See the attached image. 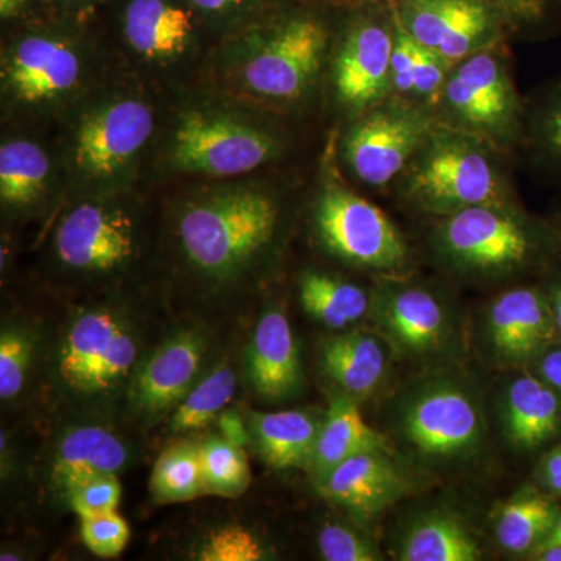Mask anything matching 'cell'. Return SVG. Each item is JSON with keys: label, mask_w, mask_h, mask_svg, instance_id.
<instances>
[{"label": "cell", "mask_w": 561, "mask_h": 561, "mask_svg": "<svg viewBox=\"0 0 561 561\" xmlns=\"http://www.w3.org/2000/svg\"><path fill=\"white\" fill-rule=\"evenodd\" d=\"M445 253L461 267L479 272L518 271L561 245V232L542 230L504 206H472L448 214L438 230Z\"/></svg>", "instance_id": "cell-7"}, {"label": "cell", "mask_w": 561, "mask_h": 561, "mask_svg": "<svg viewBox=\"0 0 561 561\" xmlns=\"http://www.w3.org/2000/svg\"><path fill=\"white\" fill-rule=\"evenodd\" d=\"M122 497L117 476H103L70 491L68 500L80 519L117 512Z\"/></svg>", "instance_id": "cell-40"}, {"label": "cell", "mask_w": 561, "mask_h": 561, "mask_svg": "<svg viewBox=\"0 0 561 561\" xmlns=\"http://www.w3.org/2000/svg\"><path fill=\"white\" fill-rule=\"evenodd\" d=\"M446 102L461 121L489 131H504L518 116L515 92L504 68L486 51L465 58L445 87Z\"/></svg>", "instance_id": "cell-17"}, {"label": "cell", "mask_w": 561, "mask_h": 561, "mask_svg": "<svg viewBox=\"0 0 561 561\" xmlns=\"http://www.w3.org/2000/svg\"><path fill=\"white\" fill-rule=\"evenodd\" d=\"M80 531L84 546L102 559L121 556L130 540V527L119 512L83 518Z\"/></svg>", "instance_id": "cell-39"}, {"label": "cell", "mask_w": 561, "mask_h": 561, "mask_svg": "<svg viewBox=\"0 0 561 561\" xmlns=\"http://www.w3.org/2000/svg\"><path fill=\"white\" fill-rule=\"evenodd\" d=\"M559 230H560V232H561V221H560V227H559Z\"/></svg>", "instance_id": "cell-52"}, {"label": "cell", "mask_w": 561, "mask_h": 561, "mask_svg": "<svg viewBox=\"0 0 561 561\" xmlns=\"http://www.w3.org/2000/svg\"><path fill=\"white\" fill-rule=\"evenodd\" d=\"M411 164L408 192L421 208L448 216L472 206H504L500 171L470 139H430Z\"/></svg>", "instance_id": "cell-8"}, {"label": "cell", "mask_w": 561, "mask_h": 561, "mask_svg": "<svg viewBox=\"0 0 561 561\" xmlns=\"http://www.w3.org/2000/svg\"><path fill=\"white\" fill-rule=\"evenodd\" d=\"M138 245L131 210L99 197L68 210L54 239L58 261L87 276L117 275L135 260Z\"/></svg>", "instance_id": "cell-9"}, {"label": "cell", "mask_w": 561, "mask_h": 561, "mask_svg": "<svg viewBox=\"0 0 561 561\" xmlns=\"http://www.w3.org/2000/svg\"><path fill=\"white\" fill-rule=\"evenodd\" d=\"M195 559L202 561H260L267 559L264 545L243 527L230 526L213 531L198 546Z\"/></svg>", "instance_id": "cell-38"}, {"label": "cell", "mask_w": 561, "mask_h": 561, "mask_svg": "<svg viewBox=\"0 0 561 561\" xmlns=\"http://www.w3.org/2000/svg\"><path fill=\"white\" fill-rule=\"evenodd\" d=\"M489 331L494 348L513 364L534 360L559 341L546 291L535 287L501 295L491 305Z\"/></svg>", "instance_id": "cell-18"}, {"label": "cell", "mask_w": 561, "mask_h": 561, "mask_svg": "<svg viewBox=\"0 0 561 561\" xmlns=\"http://www.w3.org/2000/svg\"><path fill=\"white\" fill-rule=\"evenodd\" d=\"M138 367L139 337L131 321L119 309L98 306L70 320L54 371L69 400L99 404L128 390Z\"/></svg>", "instance_id": "cell-4"}, {"label": "cell", "mask_w": 561, "mask_h": 561, "mask_svg": "<svg viewBox=\"0 0 561 561\" xmlns=\"http://www.w3.org/2000/svg\"><path fill=\"white\" fill-rule=\"evenodd\" d=\"M280 209L256 184L213 187L184 202L175 221L181 254L195 275L231 284L245 276L271 249Z\"/></svg>", "instance_id": "cell-1"}, {"label": "cell", "mask_w": 561, "mask_h": 561, "mask_svg": "<svg viewBox=\"0 0 561 561\" xmlns=\"http://www.w3.org/2000/svg\"><path fill=\"white\" fill-rule=\"evenodd\" d=\"M236 373L231 365H217L202 376L190 393L173 409L169 430L186 434L205 427L230 404L236 393Z\"/></svg>", "instance_id": "cell-32"}, {"label": "cell", "mask_w": 561, "mask_h": 561, "mask_svg": "<svg viewBox=\"0 0 561 561\" xmlns=\"http://www.w3.org/2000/svg\"><path fill=\"white\" fill-rule=\"evenodd\" d=\"M279 151V136L262 122L238 110L195 106L173 125L168 154L179 172L239 176L268 164Z\"/></svg>", "instance_id": "cell-5"}, {"label": "cell", "mask_w": 561, "mask_h": 561, "mask_svg": "<svg viewBox=\"0 0 561 561\" xmlns=\"http://www.w3.org/2000/svg\"><path fill=\"white\" fill-rule=\"evenodd\" d=\"M221 437L239 446L249 445L251 440L250 430L247 431L242 416L234 411H224L219 415Z\"/></svg>", "instance_id": "cell-46"}, {"label": "cell", "mask_w": 561, "mask_h": 561, "mask_svg": "<svg viewBox=\"0 0 561 561\" xmlns=\"http://www.w3.org/2000/svg\"><path fill=\"white\" fill-rule=\"evenodd\" d=\"M534 362L535 375L561 397V343L553 342Z\"/></svg>", "instance_id": "cell-45"}, {"label": "cell", "mask_w": 561, "mask_h": 561, "mask_svg": "<svg viewBox=\"0 0 561 561\" xmlns=\"http://www.w3.org/2000/svg\"><path fill=\"white\" fill-rule=\"evenodd\" d=\"M367 451H386L382 435L365 423L364 416L351 398H335L330 411L321 420L319 437L309 468L320 482L337 465L350 457Z\"/></svg>", "instance_id": "cell-23"}, {"label": "cell", "mask_w": 561, "mask_h": 561, "mask_svg": "<svg viewBox=\"0 0 561 561\" xmlns=\"http://www.w3.org/2000/svg\"><path fill=\"white\" fill-rule=\"evenodd\" d=\"M44 14V21H31L3 55V94L18 108H54L68 102L87 79L83 46L68 27L72 18Z\"/></svg>", "instance_id": "cell-6"}, {"label": "cell", "mask_w": 561, "mask_h": 561, "mask_svg": "<svg viewBox=\"0 0 561 561\" xmlns=\"http://www.w3.org/2000/svg\"><path fill=\"white\" fill-rule=\"evenodd\" d=\"M41 9V0H0V16L2 21L31 20V14Z\"/></svg>", "instance_id": "cell-48"}, {"label": "cell", "mask_w": 561, "mask_h": 561, "mask_svg": "<svg viewBox=\"0 0 561 561\" xmlns=\"http://www.w3.org/2000/svg\"><path fill=\"white\" fill-rule=\"evenodd\" d=\"M546 297H548L549 306H551L557 337L561 341V271L553 275L551 286L546 290Z\"/></svg>", "instance_id": "cell-49"}, {"label": "cell", "mask_w": 561, "mask_h": 561, "mask_svg": "<svg viewBox=\"0 0 561 561\" xmlns=\"http://www.w3.org/2000/svg\"><path fill=\"white\" fill-rule=\"evenodd\" d=\"M527 136L538 164L561 180V79L531 106Z\"/></svg>", "instance_id": "cell-34"}, {"label": "cell", "mask_w": 561, "mask_h": 561, "mask_svg": "<svg viewBox=\"0 0 561 561\" xmlns=\"http://www.w3.org/2000/svg\"><path fill=\"white\" fill-rule=\"evenodd\" d=\"M540 479L546 490L561 496V445L542 459Z\"/></svg>", "instance_id": "cell-47"}, {"label": "cell", "mask_w": 561, "mask_h": 561, "mask_svg": "<svg viewBox=\"0 0 561 561\" xmlns=\"http://www.w3.org/2000/svg\"><path fill=\"white\" fill-rule=\"evenodd\" d=\"M317 483L328 500L360 515L382 511L404 491L401 471L383 451L350 457Z\"/></svg>", "instance_id": "cell-21"}, {"label": "cell", "mask_w": 561, "mask_h": 561, "mask_svg": "<svg viewBox=\"0 0 561 561\" xmlns=\"http://www.w3.org/2000/svg\"><path fill=\"white\" fill-rule=\"evenodd\" d=\"M108 2L110 0H41V9L43 13L83 21Z\"/></svg>", "instance_id": "cell-44"}, {"label": "cell", "mask_w": 561, "mask_h": 561, "mask_svg": "<svg viewBox=\"0 0 561 561\" xmlns=\"http://www.w3.org/2000/svg\"><path fill=\"white\" fill-rule=\"evenodd\" d=\"M431 138V122L413 108L389 106L373 111L351 128L345 157L351 171L368 186H386Z\"/></svg>", "instance_id": "cell-12"}, {"label": "cell", "mask_w": 561, "mask_h": 561, "mask_svg": "<svg viewBox=\"0 0 561 561\" xmlns=\"http://www.w3.org/2000/svg\"><path fill=\"white\" fill-rule=\"evenodd\" d=\"M381 320L402 348L423 353L435 348L446 331V312L431 291L404 287L390 291L383 300Z\"/></svg>", "instance_id": "cell-25"}, {"label": "cell", "mask_w": 561, "mask_h": 561, "mask_svg": "<svg viewBox=\"0 0 561 561\" xmlns=\"http://www.w3.org/2000/svg\"><path fill=\"white\" fill-rule=\"evenodd\" d=\"M402 431L424 457L456 459L472 451L482 437V415L468 391L456 383H435L412 398Z\"/></svg>", "instance_id": "cell-14"}, {"label": "cell", "mask_w": 561, "mask_h": 561, "mask_svg": "<svg viewBox=\"0 0 561 561\" xmlns=\"http://www.w3.org/2000/svg\"><path fill=\"white\" fill-rule=\"evenodd\" d=\"M321 7L284 0L238 33L236 83L267 102H294L312 87L327 55L330 27Z\"/></svg>", "instance_id": "cell-2"}, {"label": "cell", "mask_w": 561, "mask_h": 561, "mask_svg": "<svg viewBox=\"0 0 561 561\" xmlns=\"http://www.w3.org/2000/svg\"><path fill=\"white\" fill-rule=\"evenodd\" d=\"M405 561H476L481 549L467 527L445 513L421 519L402 546Z\"/></svg>", "instance_id": "cell-29"}, {"label": "cell", "mask_w": 561, "mask_h": 561, "mask_svg": "<svg viewBox=\"0 0 561 561\" xmlns=\"http://www.w3.org/2000/svg\"><path fill=\"white\" fill-rule=\"evenodd\" d=\"M301 2L311 3L321 9L351 11L370 9V7L389 9L402 0H301ZM483 2L490 3L493 9L500 11L511 27L516 31L519 28L537 31L546 27L557 20L561 10V0H483Z\"/></svg>", "instance_id": "cell-35"}, {"label": "cell", "mask_w": 561, "mask_h": 561, "mask_svg": "<svg viewBox=\"0 0 561 561\" xmlns=\"http://www.w3.org/2000/svg\"><path fill=\"white\" fill-rule=\"evenodd\" d=\"M213 28L239 32L260 21L284 0H186Z\"/></svg>", "instance_id": "cell-36"}, {"label": "cell", "mask_w": 561, "mask_h": 561, "mask_svg": "<svg viewBox=\"0 0 561 561\" xmlns=\"http://www.w3.org/2000/svg\"><path fill=\"white\" fill-rule=\"evenodd\" d=\"M560 512L545 494H522L502 507L496 522L497 541L512 553L537 549L551 535Z\"/></svg>", "instance_id": "cell-30"}, {"label": "cell", "mask_w": 561, "mask_h": 561, "mask_svg": "<svg viewBox=\"0 0 561 561\" xmlns=\"http://www.w3.org/2000/svg\"><path fill=\"white\" fill-rule=\"evenodd\" d=\"M505 405V430L518 448H540L561 432V397L537 375L518 376Z\"/></svg>", "instance_id": "cell-22"}, {"label": "cell", "mask_w": 561, "mask_h": 561, "mask_svg": "<svg viewBox=\"0 0 561 561\" xmlns=\"http://www.w3.org/2000/svg\"><path fill=\"white\" fill-rule=\"evenodd\" d=\"M389 10L420 46L446 62L463 60L511 25L483 0H402Z\"/></svg>", "instance_id": "cell-11"}, {"label": "cell", "mask_w": 561, "mask_h": 561, "mask_svg": "<svg viewBox=\"0 0 561 561\" xmlns=\"http://www.w3.org/2000/svg\"><path fill=\"white\" fill-rule=\"evenodd\" d=\"M313 219L320 241L343 261L378 271L404 261V242L389 217L353 192L339 186L321 192Z\"/></svg>", "instance_id": "cell-10"}, {"label": "cell", "mask_w": 561, "mask_h": 561, "mask_svg": "<svg viewBox=\"0 0 561 561\" xmlns=\"http://www.w3.org/2000/svg\"><path fill=\"white\" fill-rule=\"evenodd\" d=\"M157 130L153 105L135 92H111L88 103L73 122L66 149L70 179L94 195L131 179Z\"/></svg>", "instance_id": "cell-3"}, {"label": "cell", "mask_w": 561, "mask_h": 561, "mask_svg": "<svg viewBox=\"0 0 561 561\" xmlns=\"http://www.w3.org/2000/svg\"><path fill=\"white\" fill-rule=\"evenodd\" d=\"M128 50L153 66H172L194 54L209 28L186 0H110Z\"/></svg>", "instance_id": "cell-13"}, {"label": "cell", "mask_w": 561, "mask_h": 561, "mask_svg": "<svg viewBox=\"0 0 561 561\" xmlns=\"http://www.w3.org/2000/svg\"><path fill=\"white\" fill-rule=\"evenodd\" d=\"M205 337L197 331H180L139 365L128 387L130 408L144 419L173 411L202 378Z\"/></svg>", "instance_id": "cell-16"}, {"label": "cell", "mask_w": 561, "mask_h": 561, "mask_svg": "<svg viewBox=\"0 0 561 561\" xmlns=\"http://www.w3.org/2000/svg\"><path fill=\"white\" fill-rule=\"evenodd\" d=\"M321 420L308 412L251 413L250 434L261 456L276 470L311 465Z\"/></svg>", "instance_id": "cell-24"}, {"label": "cell", "mask_w": 561, "mask_h": 561, "mask_svg": "<svg viewBox=\"0 0 561 561\" xmlns=\"http://www.w3.org/2000/svg\"><path fill=\"white\" fill-rule=\"evenodd\" d=\"M203 479L206 491L224 497H238L251 483L249 459L242 446L227 438L209 437L201 443Z\"/></svg>", "instance_id": "cell-33"}, {"label": "cell", "mask_w": 561, "mask_h": 561, "mask_svg": "<svg viewBox=\"0 0 561 561\" xmlns=\"http://www.w3.org/2000/svg\"><path fill=\"white\" fill-rule=\"evenodd\" d=\"M393 18V16H391ZM394 46L391 54V83L402 94H412L413 77L419 65L423 47L393 20Z\"/></svg>", "instance_id": "cell-42"}, {"label": "cell", "mask_w": 561, "mask_h": 561, "mask_svg": "<svg viewBox=\"0 0 561 561\" xmlns=\"http://www.w3.org/2000/svg\"><path fill=\"white\" fill-rule=\"evenodd\" d=\"M247 373L265 400H284L300 387V353L289 320L279 309L262 313L247 353Z\"/></svg>", "instance_id": "cell-19"}, {"label": "cell", "mask_w": 561, "mask_h": 561, "mask_svg": "<svg viewBox=\"0 0 561 561\" xmlns=\"http://www.w3.org/2000/svg\"><path fill=\"white\" fill-rule=\"evenodd\" d=\"M130 460L127 445L106 427L77 426L62 435L50 461V482L69 496L77 486L117 476Z\"/></svg>", "instance_id": "cell-20"}, {"label": "cell", "mask_w": 561, "mask_h": 561, "mask_svg": "<svg viewBox=\"0 0 561 561\" xmlns=\"http://www.w3.org/2000/svg\"><path fill=\"white\" fill-rule=\"evenodd\" d=\"M300 300L309 316L332 330L356 323L370 309V298L359 286L317 272L301 276Z\"/></svg>", "instance_id": "cell-28"}, {"label": "cell", "mask_w": 561, "mask_h": 561, "mask_svg": "<svg viewBox=\"0 0 561 561\" xmlns=\"http://www.w3.org/2000/svg\"><path fill=\"white\" fill-rule=\"evenodd\" d=\"M545 545H561V512L559 519H557L556 527H553V530L551 531V535H549V537L546 538V540L542 541L540 546ZM540 546H538V548H540Z\"/></svg>", "instance_id": "cell-51"}, {"label": "cell", "mask_w": 561, "mask_h": 561, "mask_svg": "<svg viewBox=\"0 0 561 561\" xmlns=\"http://www.w3.org/2000/svg\"><path fill=\"white\" fill-rule=\"evenodd\" d=\"M383 9L351 10L356 18L350 22L334 68L335 94L351 110L378 102L391 81L394 24L391 13L390 20L382 18Z\"/></svg>", "instance_id": "cell-15"}, {"label": "cell", "mask_w": 561, "mask_h": 561, "mask_svg": "<svg viewBox=\"0 0 561 561\" xmlns=\"http://www.w3.org/2000/svg\"><path fill=\"white\" fill-rule=\"evenodd\" d=\"M324 371L353 397H365L381 382L387 367V354L381 341L368 332L332 337L321 354Z\"/></svg>", "instance_id": "cell-26"}, {"label": "cell", "mask_w": 561, "mask_h": 561, "mask_svg": "<svg viewBox=\"0 0 561 561\" xmlns=\"http://www.w3.org/2000/svg\"><path fill=\"white\" fill-rule=\"evenodd\" d=\"M150 491L158 504L195 500L206 491L201 443L181 442L161 454L150 478Z\"/></svg>", "instance_id": "cell-31"}, {"label": "cell", "mask_w": 561, "mask_h": 561, "mask_svg": "<svg viewBox=\"0 0 561 561\" xmlns=\"http://www.w3.org/2000/svg\"><path fill=\"white\" fill-rule=\"evenodd\" d=\"M445 62L437 54L423 47V54L413 77L412 94L423 99L435 98L445 83Z\"/></svg>", "instance_id": "cell-43"}, {"label": "cell", "mask_w": 561, "mask_h": 561, "mask_svg": "<svg viewBox=\"0 0 561 561\" xmlns=\"http://www.w3.org/2000/svg\"><path fill=\"white\" fill-rule=\"evenodd\" d=\"M535 559L542 561H561V545H545L535 549Z\"/></svg>", "instance_id": "cell-50"}, {"label": "cell", "mask_w": 561, "mask_h": 561, "mask_svg": "<svg viewBox=\"0 0 561 561\" xmlns=\"http://www.w3.org/2000/svg\"><path fill=\"white\" fill-rule=\"evenodd\" d=\"M49 153L32 139H10L0 149V198L9 209H28L49 191Z\"/></svg>", "instance_id": "cell-27"}, {"label": "cell", "mask_w": 561, "mask_h": 561, "mask_svg": "<svg viewBox=\"0 0 561 561\" xmlns=\"http://www.w3.org/2000/svg\"><path fill=\"white\" fill-rule=\"evenodd\" d=\"M321 557L328 561H375L378 552L367 540L342 524L330 523L319 534Z\"/></svg>", "instance_id": "cell-41"}, {"label": "cell", "mask_w": 561, "mask_h": 561, "mask_svg": "<svg viewBox=\"0 0 561 561\" xmlns=\"http://www.w3.org/2000/svg\"><path fill=\"white\" fill-rule=\"evenodd\" d=\"M33 339L27 332L3 330L0 335V398L10 401L24 389L31 367Z\"/></svg>", "instance_id": "cell-37"}]
</instances>
